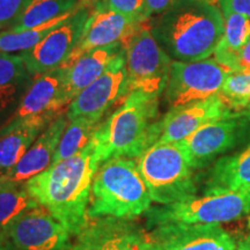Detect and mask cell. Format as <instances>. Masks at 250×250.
I'll use <instances>...</instances> for the list:
<instances>
[{"label": "cell", "mask_w": 250, "mask_h": 250, "mask_svg": "<svg viewBox=\"0 0 250 250\" xmlns=\"http://www.w3.org/2000/svg\"><path fill=\"white\" fill-rule=\"evenodd\" d=\"M219 95L233 111L246 110L250 104V72H229Z\"/></svg>", "instance_id": "83f0119b"}, {"label": "cell", "mask_w": 250, "mask_h": 250, "mask_svg": "<svg viewBox=\"0 0 250 250\" xmlns=\"http://www.w3.org/2000/svg\"><path fill=\"white\" fill-rule=\"evenodd\" d=\"M50 123L44 120L9 121L0 129V176L13 169Z\"/></svg>", "instance_id": "44dd1931"}, {"label": "cell", "mask_w": 250, "mask_h": 250, "mask_svg": "<svg viewBox=\"0 0 250 250\" xmlns=\"http://www.w3.org/2000/svg\"><path fill=\"white\" fill-rule=\"evenodd\" d=\"M221 12H234L250 18V0H220Z\"/></svg>", "instance_id": "4dcf8cb0"}, {"label": "cell", "mask_w": 250, "mask_h": 250, "mask_svg": "<svg viewBox=\"0 0 250 250\" xmlns=\"http://www.w3.org/2000/svg\"><path fill=\"white\" fill-rule=\"evenodd\" d=\"M179 144L196 171L210 167L221 156L249 145L250 110L232 111L217 118Z\"/></svg>", "instance_id": "52a82bcc"}, {"label": "cell", "mask_w": 250, "mask_h": 250, "mask_svg": "<svg viewBox=\"0 0 250 250\" xmlns=\"http://www.w3.org/2000/svg\"><path fill=\"white\" fill-rule=\"evenodd\" d=\"M229 70L214 58L171 62L165 99L170 108L203 101L218 95Z\"/></svg>", "instance_id": "8fae6325"}, {"label": "cell", "mask_w": 250, "mask_h": 250, "mask_svg": "<svg viewBox=\"0 0 250 250\" xmlns=\"http://www.w3.org/2000/svg\"><path fill=\"white\" fill-rule=\"evenodd\" d=\"M160 96L132 90L94 134L100 164L112 158H139L156 142Z\"/></svg>", "instance_id": "3957f363"}, {"label": "cell", "mask_w": 250, "mask_h": 250, "mask_svg": "<svg viewBox=\"0 0 250 250\" xmlns=\"http://www.w3.org/2000/svg\"><path fill=\"white\" fill-rule=\"evenodd\" d=\"M81 5H83L81 0H31L8 29L24 30L42 26L55 19L73 13Z\"/></svg>", "instance_id": "cb8c5ba5"}, {"label": "cell", "mask_w": 250, "mask_h": 250, "mask_svg": "<svg viewBox=\"0 0 250 250\" xmlns=\"http://www.w3.org/2000/svg\"><path fill=\"white\" fill-rule=\"evenodd\" d=\"M93 9L81 5L33 49L20 54L34 78L64 66L79 44Z\"/></svg>", "instance_id": "7c38bea8"}, {"label": "cell", "mask_w": 250, "mask_h": 250, "mask_svg": "<svg viewBox=\"0 0 250 250\" xmlns=\"http://www.w3.org/2000/svg\"><path fill=\"white\" fill-rule=\"evenodd\" d=\"M67 67L62 66L34 78L20 107L11 121L52 122L71 103L66 85Z\"/></svg>", "instance_id": "5bb4252c"}, {"label": "cell", "mask_w": 250, "mask_h": 250, "mask_svg": "<svg viewBox=\"0 0 250 250\" xmlns=\"http://www.w3.org/2000/svg\"><path fill=\"white\" fill-rule=\"evenodd\" d=\"M177 0H145V15L146 19L156 17L167 11Z\"/></svg>", "instance_id": "1f68e13d"}, {"label": "cell", "mask_w": 250, "mask_h": 250, "mask_svg": "<svg viewBox=\"0 0 250 250\" xmlns=\"http://www.w3.org/2000/svg\"><path fill=\"white\" fill-rule=\"evenodd\" d=\"M124 44H112L83 52L67 65L66 85L71 102L101 76L112 59L124 51Z\"/></svg>", "instance_id": "7402d4cb"}, {"label": "cell", "mask_w": 250, "mask_h": 250, "mask_svg": "<svg viewBox=\"0 0 250 250\" xmlns=\"http://www.w3.org/2000/svg\"><path fill=\"white\" fill-rule=\"evenodd\" d=\"M70 237L66 228L39 205L0 229V250H67Z\"/></svg>", "instance_id": "30bf717a"}, {"label": "cell", "mask_w": 250, "mask_h": 250, "mask_svg": "<svg viewBox=\"0 0 250 250\" xmlns=\"http://www.w3.org/2000/svg\"><path fill=\"white\" fill-rule=\"evenodd\" d=\"M224 14L210 0H177L148 24L166 54L177 62H199L214 54Z\"/></svg>", "instance_id": "7a4b0ae2"}, {"label": "cell", "mask_w": 250, "mask_h": 250, "mask_svg": "<svg viewBox=\"0 0 250 250\" xmlns=\"http://www.w3.org/2000/svg\"><path fill=\"white\" fill-rule=\"evenodd\" d=\"M31 0H0V31L8 29Z\"/></svg>", "instance_id": "f546056e"}, {"label": "cell", "mask_w": 250, "mask_h": 250, "mask_svg": "<svg viewBox=\"0 0 250 250\" xmlns=\"http://www.w3.org/2000/svg\"><path fill=\"white\" fill-rule=\"evenodd\" d=\"M235 250H250V234L236 243Z\"/></svg>", "instance_id": "836d02e7"}, {"label": "cell", "mask_w": 250, "mask_h": 250, "mask_svg": "<svg viewBox=\"0 0 250 250\" xmlns=\"http://www.w3.org/2000/svg\"><path fill=\"white\" fill-rule=\"evenodd\" d=\"M100 165L90 142L76 155L52 165L26 182L37 204L66 228L71 236L89 220L90 190Z\"/></svg>", "instance_id": "6da1fadb"}, {"label": "cell", "mask_w": 250, "mask_h": 250, "mask_svg": "<svg viewBox=\"0 0 250 250\" xmlns=\"http://www.w3.org/2000/svg\"><path fill=\"white\" fill-rule=\"evenodd\" d=\"M131 93L124 51L112 59L105 71L67 105L68 120L86 116L102 121L108 110Z\"/></svg>", "instance_id": "4fadbf2b"}, {"label": "cell", "mask_w": 250, "mask_h": 250, "mask_svg": "<svg viewBox=\"0 0 250 250\" xmlns=\"http://www.w3.org/2000/svg\"><path fill=\"white\" fill-rule=\"evenodd\" d=\"M233 110L220 95L170 108L156 123L155 143H179L191 136L205 124Z\"/></svg>", "instance_id": "9a60e30c"}, {"label": "cell", "mask_w": 250, "mask_h": 250, "mask_svg": "<svg viewBox=\"0 0 250 250\" xmlns=\"http://www.w3.org/2000/svg\"><path fill=\"white\" fill-rule=\"evenodd\" d=\"M101 6L133 20L142 22L147 21L145 15V0H103Z\"/></svg>", "instance_id": "f1b7e54d"}, {"label": "cell", "mask_w": 250, "mask_h": 250, "mask_svg": "<svg viewBox=\"0 0 250 250\" xmlns=\"http://www.w3.org/2000/svg\"><path fill=\"white\" fill-rule=\"evenodd\" d=\"M137 166L152 201L169 205L196 196L198 177L179 143H155L139 158Z\"/></svg>", "instance_id": "5b68a950"}, {"label": "cell", "mask_w": 250, "mask_h": 250, "mask_svg": "<svg viewBox=\"0 0 250 250\" xmlns=\"http://www.w3.org/2000/svg\"><path fill=\"white\" fill-rule=\"evenodd\" d=\"M102 1L103 0H81V2H83V5L88 6L92 9L99 7V6L102 5Z\"/></svg>", "instance_id": "e575fe53"}, {"label": "cell", "mask_w": 250, "mask_h": 250, "mask_svg": "<svg viewBox=\"0 0 250 250\" xmlns=\"http://www.w3.org/2000/svg\"><path fill=\"white\" fill-rule=\"evenodd\" d=\"M224 31L214 50V59L227 70L237 71L239 57L250 36V18L224 12Z\"/></svg>", "instance_id": "603a6c76"}, {"label": "cell", "mask_w": 250, "mask_h": 250, "mask_svg": "<svg viewBox=\"0 0 250 250\" xmlns=\"http://www.w3.org/2000/svg\"><path fill=\"white\" fill-rule=\"evenodd\" d=\"M164 250H235L236 242L220 225H169L153 228Z\"/></svg>", "instance_id": "e0dca14e"}, {"label": "cell", "mask_w": 250, "mask_h": 250, "mask_svg": "<svg viewBox=\"0 0 250 250\" xmlns=\"http://www.w3.org/2000/svg\"><path fill=\"white\" fill-rule=\"evenodd\" d=\"M67 250H164L154 230L133 219L93 218L73 236Z\"/></svg>", "instance_id": "ba28073f"}, {"label": "cell", "mask_w": 250, "mask_h": 250, "mask_svg": "<svg viewBox=\"0 0 250 250\" xmlns=\"http://www.w3.org/2000/svg\"><path fill=\"white\" fill-rule=\"evenodd\" d=\"M101 122L102 121L86 116L68 120V124L62 133L52 165L58 164L83 151L92 142Z\"/></svg>", "instance_id": "d4e9b609"}, {"label": "cell", "mask_w": 250, "mask_h": 250, "mask_svg": "<svg viewBox=\"0 0 250 250\" xmlns=\"http://www.w3.org/2000/svg\"><path fill=\"white\" fill-rule=\"evenodd\" d=\"M247 109H248V110H250V104H249V107H248V108H247Z\"/></svg>", "instance_id": "d590c367"}, {"label": "cell", "mask_w": 250, "mask_h": 250, "mask_svg": "<svg viewBox=\"0 0 250 250\" xmlns=\"http://www.w3.org/2000/svg\"><path fill=\"white\" fill-rule=\"evenodd\" d=\"M36 206L39 204L28 191L26 182L7 175L0 176V229L17 215Z\"/></svg>", "instance_id": "484cf974"}, {"label": "cell", "mask_w": 250, "mask_h": 250, "mask_svg": "<svg viewBox=\"0 0 250 250\" xmlns=\"http://www.w3.org/2000/svg\"><path fill=\"white\" fill-rule=\"evenodd\" d=\"M124 55L131 92L161 96L169 80L173 59L156 42L147 23L127 41Z\"/></svg>", "instance_id": "9c48e42d"}, {"label": "cell", "mask_w": 250, "mask_h": 250, "mask_svg": "<svg viewBox=\"0 0 250 250\" xmlns=\"http://www.w3.org/2000/svg\"><path fill=\"white\" fill-rule=\"evenodd\" d=\"M146 22L112 12L104 6L94 8L87 20L79 44L64 66L70 65L74 59L89 50L112 44L125 45Z\"/></svg>", "instance_id": "2e32d148"}, {"label": "cell", "mask_w": 250, "mask_h": 250, "mask_svg": "<svg viewBox=\"0 0 250 250\" xmlns=\"http://www.w3.org/2000/svg\"><path fill=\"white\" fill-rule=\"evenodd\" d=\"M137 161L112 158L100 165L92 183L88 217L134 219L152 208Z\"/></svg>", "instance_id": "277c9868"}, {"label": "cell", "mask_w": 250, "mask_h": 250, "mask_svg": "<svg viewBox=\"0 0 250 250\" xmlns=\"http://www.w3.org/2000/svg\"><path fill=\"white\" fill-rule=\"evenodd\" d=\"M33 81L20 55L0 52V129L14 116Z\"/></svg>", "instance_id": "d6986e66"}, {"label": "cell", "mask_w": 250, "mask_h": 250, "mask_svg": "<svg viewBox=\"0 0 250 250\" xmlns=\"http://www.w3.org/2000/svg\"><path fill=\"white\" fill-rule=\"evenodd\" d=\"M237 71L250 72V36L249 39L247 40L241 54H240L239 64H237Z\"/></svg>", "instance_id": "d6a6232c"}, {"label": "cell", "mask_w": 250, "mask_h": 250, "mask_svg": "<svg viewBox=\"0 0 250 250\" xmlns=\"http://www.w3.org/2000/svg\"><path fill=\"white\" fill-rule=\"evenodd\" d=\"M147 228L169 225H220L250 214V190L204 192L146 212Z\"/></svg>", "instance_id": "8992f818"}, {"label": "cell", "mask_w": 250, "mask_h": 250, "mask_svg": "<svg viewBox=\"0 0 250 250\" xmlns=\"http://www.w3.org/2000/svg\"><path fill=\"white\" fill-rule=\"evenodd\" d=\"M250 190V144L221 156L206 173L204 192Z\"/></svg>", "instance_id": "ffe728a7"}, {"label": "cell", "mask_w": 250, "mask_h": 250, "mask_svg": "<svg viewBox=\"0 0 250 250\" xmlns=\"http://www.w3.org/2000/svg\"><path fill=\"white\" fill-rule=\"evenodd\" d=\"M67 124V114L62 112L37 137L17 166L6 175L15 181L27 182L31 177L51 167L56 151Z\"/></svg>", "instance_id": "ac0fdd59"}, {"label": "cell", "mask_w": 250, "mask_h": 250, "mask_svg": "<svg viewBox=\"0 0 250 250\" xmlns=\"http://www.w3.org/2000/svg\"><path fill=\"white\" fill-rule=\"evenodd\" d=\"M72 13L50 21L42 26L24 30L5 29L0 31V52L2 54L20 55L36 46L46 35L64 22Z\"/></svg>", "instance_id": "4316f807"}]
</instances>
